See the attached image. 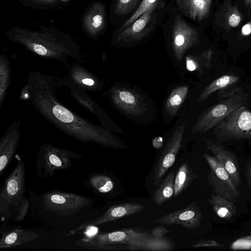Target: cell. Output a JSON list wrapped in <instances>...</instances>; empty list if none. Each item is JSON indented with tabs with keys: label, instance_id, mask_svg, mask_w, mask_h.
I'll use <instances>...</instances> for the list:
<instances>
[{
	"label": "cell",
	"instance_id": "cell-24",
	"mask_svg": "<svg viewBox=\"0 0 251 251\" xmlns=\"http://www.w3.org/2000/svg\"><path fill=\"white\" fill-rule=\"evenodd\" d=\"M198 176L186 162L183 163L175 176L173 198L177 197Z\"/></svg>",
	"mask_w": 251,
	"mask_h": 251
},
{
	"label": "cell",
	"instance_id": "cell-25",
	"mask_svg": "<svg viewBox=\"0 0 251 251\" xmlns=\"http://www.w3.org/2000/svg\"><path fill=\"white\" fill-rule=\"evenodd\" d=\"M175 173L171 171L158 185L154 192L152 199L154 203L158 205L170 201L174 193Z\"/></svg>",
	"mask_w": 251,
	"mask_h": 251
},
{
	"label": "cell",
	"instance_id": "cell-29",
	"mask_svg": "<svg viewBox=\"0 0 251 251\" xmlns=\"http://www.w3.org/2000/svg\"><path fill=\"white\" fill-rule=\"evenodd\" d=\"M212 50H204L201 55L194 56L188 55L185 57L186 67L187 70L196 71L202 73L204 69H208L211 66Z\"/></svg>",
	"mask_w": 251,
	"mask_h": 251
},
{
	"label": "cell",
	"instance_id": "cell-16",
	"mask_svg": "<svg viewBox=\"0 0 251 251\" xmlns=\"http://www.w3.org/2000/svg\"><path fill=\"white\" fill-rule=\"evenodd\" d=\"M62 82L63 86L69 90L72 97L76 102L97 116L103 126L113 130V124L108 116L86 90L73 82L67 75L63 77Z\"/></svg>",
	"mask_w": 251,
	"mask_h": 251
},
{
	"label": "cell",
	"instance_id": "cell-43",
	"mask_svg": "<svg viewBox=\"0 0 251 251\" xmlns=\"http://www.w3.org/2000/svg\"><path fill=\"white\" fill-rule=\"evenodd\" d=\"M250 5H251V4H250Z\"/></svg>",
	"mask_w": 251,
	"mask_h": 251
},
{
	"label": "cell",
	"instance_id": "cell-33",
	"mask_svg": "<svg viewBox=\"0 0 251 251\" xmlns=\"http://www.w3.org/2000/svg\"><path fill=\"white\" fill-rule=\"evenodd\" d=\"M159 0H142L132 16L119 28V33L131 24L143 14L153 6L159 5Z\"/></svg>",
	"mask_w": 251,
	"mask_h": 251
},
{
	"label": "cell",
	"instance_id": "cell-37",
	"mask_svg": "<svg viewBox=\"0 0 251 251\" xmlns=\"http://www.w3.org/2000/svg\"><path fill=\"white\" fill-rule=\"evenodd\" d=\"M171 231L163 226H159L153 228L151 234L154 237H161Z\"/></svg>",
	"mask_w": 251,
	"mask_h": 251
},
{
	"label": "cell",
	"instance_id": "cell-5",
	"mask_svg": "<svg viewBox=\"0 0 251 251\" xmlns=\"http://www.w3.org/2000/svg\"><path fill=\"white\" fill-rule=\"evenodd\" d=\"M213 133L220 141L245 139L251 142V112L242 106L214 127Z\"/></svg>",
	"mask_w": 251,
	"mask_h": 251
},
{
	"label": "cell",
	"instance_id": "cell-1",
	"mask_svg": "<svg viewBox=\"0 0 251 251\" xmlns=\"http://www.w3.org/2000/svg\"><path fill=\"white\" fill-rule=\"evenodd\" d=\"M62 79L40 72H31L22 89L21 97L46 120L67 135L83 143L94 142L107 148H126V145L102 126L94 125L62 103L57 98Z\"/></svg>",
	"mask_w": 251,
	"mask_h": 251
},
{
	"label": "cell",
	"instance_id": "cell-6",
	"mask_svg": "<svg viewBox=\"0 0 251 251\" xmlns=\"http://www.w3.org/2000/svg\"><path fill=\"white\" fill-rule=\"evenodd\" d=\"M247 95L240 90L234 95L223 99L201 114L192 129L193 134L205 132L213 128L234 111L243 106Z\"/></svg>",
	"mask_w": 251,
	"mask_h": 251
},
{
	"label": "cell",
	"instance_id": "cell-15",
	"mask_svg": "<svg viewBox=\"0 0 251 251\" xmlns=\"http://www.w3.org/2000/svg\"><path fill=\"white\" fill-rule=\"evenodd\" d=\"M144 206L137 202H128L111 206L104 214L93 219L86 221L71 231L72 234L80 232L87 227L97 226L107 222L138 213L144 209Z\"/></svg>",
	"mask_w": 251,
	"mask_h": 251
},
{
	"label": "cell",
	"instance_id": "cell-22",
	"mask_svg": "<svg viewBox=\"0 0 251 251\" xmlns=\"http://www.w3.org/2000/svg\"><path fill=\"white\" fill-rule=\"evenodd\" d=\"M178 9L193 20L201 21L209 13L211 3L207 0H176Z\"/></svg>",
	"mask_w": 251,
	"mask_h": 251
},
{
	"label": "cell",
	"instance_id": "cell-10",
	"mask_svg": "<svg viewBox=\"0 0 251 251\" xmlns=\"http://www.w3.org/2000/svg\"><path fill=\"white\" fill-rule=\"evenodd\" d=\"M185 126V124L182 123L176 127L162 151L152 177L154 187L159 184L166 173L175 163L181 147Z\"/></svg>",
	"mask_w": 251,
	"mask_h": 251
},
{
	"label": "cell",
	"instance_id": "cell-28",
	"mask_svg": "<svg viewBox=\"0 0 251 251\" xmlns=\"http://www.w3.org/2000/svg\"><path fill=\"white\" fill-rule=\"evenodd\" d=\"M188 92L187 85H179L174 89L166 100V112L171 116H175L186 99Z\"/></svg>",
	"mask_w": 251,
	"mask_h": 251
},
{
	"label": "cell",
	"instance_id": "cell-2",
	"mask_svg": "<svg viewBox=\"0 0 251 251\" xmlns=\"http://www.w3.org/2000/svg\"><path fill=\"white\" fill-rule=\"evenodd\" d=\"M6 38L41 58L70 66L69 59L80 64L85 61L80 45L69 34L54 26H40L36 29L14 26L5 31Z\"/></svg>",
	"mask_w": 251,
	"mask_h": 251
},
{
	"label": "cell",
	"instance_id": "cell-19",
	"mask_svg": "<svg viewBox=\"0 0 251 251\" xmlns=\"http://www.w3.org/2000/svg\"><path fill=\"white\" fill-rule=\"evenodd\" d=\"M207 148L211 151L214 157L219 162L229 174L232 182L239 190L241 178L237 161L233 154L225 149L219 141H213L205 138Z\"/></svg>",
	"mask_w": 251,
	"mask_h": 251
},
{
	"label": "cell",
	"instance_id": "cell-3",
	"mask_svg": "<svg viewBox=\"0 0 251 251\" xmlns=\"http://www.w3.org/2000/svg\"><path fill=\"white\" fill-rule=\"evenodd\" d=\"M25 176L24 161L19 159L0 192V215L2 220L12 219L19 222L27 215L29 200L24 197Z\"/></svg>",
	"mask_w": 251,
	"mask_h": 251
},
{
	"label": "cell",
	"instance_id": "cell-32",
	"mask_svg": "<svg viewBox=\"0 0 251 251\" xmlns=\"http://www.w3.org/2000/svg\"><path fill=\"white\" fill-rule=\"evenodd\" d=\"M93 188L101 193H106L113 190L114 182L111 178L104 175H95L90 179Z\"/></svg>",
	"mask_w": 251,
	"mask_h": 251
},
{
	"label": "cell",
	"instance_id": "cell-27",
	"mask_svg": "<svg viewBox=\"0 0 251 251\" xmlns=\"http://www.w3.org/2000/svg\"><path fill=\"white\" fill-rule=\"evenodd\" d=\"M209 202L217 215L221 218L228 219L236 214L234 202L217 194H212Z\"/></svg>",
	"mask_w": 251,
	"mask_h": 251
},
{
	"label": "cell",
	"instance_id": "cell-18",
	"mask_svg": "<svg viewBox=\"0 0 251 251\" xmlns=\"http://www.w3.org/2000/svg\"><path fill=\"white\" fill-rule=\"evenodd\" d=\"M21 122L11 124L0 139V177L12 161L21 137Z\"/></svg>",
	"mask_w": 251,
	"mask_h": 251
},
{
	"label": "cell",
	"instance_id": "cell-11",
	"mask_svg": "<svg viewBox=\"0 0 251 251\" xmlns=\"http://www.w3.org/2000/svg\"><path fill=\"white\" fill-rule=\"evenodd\" d=\"M106 11L100 1H92L85 8L81 18L82 31L89 38L97 40L106 27Z\"/></svg>",
	"mask_w": 251,
	"mask_h": 251
},
{
	"label": "cell",
	"instance_id": "cell-8",
	"mask_svg": "<svg viewBox=\"0 0 251 251\" xmlns=\"http://www.w3.org/2000/svg\"><path fill=\"white\" fill-rule=\"evenodd\" d=\"M149 234L150 233L136 231L133 229L126 228L83 237L75 241V244L87 250H106L111 245L133 244Z\"/></svg>",
	"mask_w": 251,
	"mask_h": 251
},
{
	"label": "cell",
	"instance_id": "cell-34",
	"mask_svg": "<svg viewBox=\"0 0 251 251\" xmlns=\"http://www.w3.org/2000/svg\"><path fill=\"white\" fill-rule=\"evenodd\" d=\"M139 0H117L113 8L115 14L125 15L129 13L137 4Z\"/></svg>",
	"mask_w": 251,
	"mask_h": 251
},
{
	"label": "cell",
	"instance_id": "cell-20",
	"mask_svg": "<svg viewBox=\"0 0 251 251\" xmlns=\"http://www.w3.org/2000/svg\"><path fill=\"white\" fill-rule=\"evenodd\" d=\"M81 64L75 61L71 65L68 70V77L86 91L97 92L101 90L102 81Z\"/></svg>",
	"mask_w": 251,
	"mask_h": 251
},
{
	"label": "cell",
	"instance_id": "cell-23",
	"mask_svg": "<svg viewBox=\"0 0 251 251\" xmlns=\"http://www.w3.org/2000/svg\"><path fill=\"white\" fill-rule=\"evenodd\" d=\"M175 246V243L168 238L154 237L150 234L133 244L127 245V249L133 251H169Z\"/></svg>",
	"mask_w": 251,
	"mask_h": 251
},
{
	"label": "cell",
	"instance_id": "cell-12",
	"mask_svg": "<svg viewBox=\"0 0 251 251\" xmlns=\"http://www.w3.org/2000/svg\"><path fill=\"white\" fill-rule=\"evenodd\" d=\"M198 41L197 31L177 15L172 28V47L177 60L181 62L186 50L197 44Z\"/></svg>",
	"mask_w": 251,
	"mask_h": 251
},
{
	"label": "cell",
	"instance_id": "cell-36",
	"mask_svg": "<svg viewBox=\"0 0 251 251\" xmlns=\"http://www.w3.org/2000/svg\"><path fill=\"white\" fill-rule=\"evenodd\" d=\"M231 248L234 250L251 249V236L236 240L231 245Z\"/></svg>",
	"mask_w": 251,
	"mask_h": 251
},
{
	"label": "cell",
	"instance_id": "cell-42",
	"mask_svg": "<svg viewBox=\"0 0 251 251\" xmlns=\"http://www.w3.org/2000/svg\"><path fill=\"white\" fill-rule=\"evenodd\" d=\"M245 2L247 5H250L251 2V0H245Z\"/></svg>",
	"mask_w": 251,
	"mask_h": 251
},
{
	"label": "cell",
	"instance_id": "cell-39",
	"mask_svg": "<svg viewBox=\"0 0 251 251\" xmlns=\"http://www.w3.org/2000/svg\"><path fill=\"white\" fill-rule=\"evenodd\" d=\"M242 34L246 36L251 33V22H249L243 26L241 30Z\"/></svg>",
	"mask_w": 251,
	"mask_h": 251
},
{
	"label": "cell",
	"instance_id": "cell-21",
	"mask_svg": "<svg viewBox=\"0 0 251 251\" xmlns=\"http://www.w3.org/2000/svg\"><path fill=\"white\" fill-rule=\"evenodd\" d=\"M40 236L38 233L31 229L13 228L1 234L0 249H5L20 246L36 240Z\"/></svg>",
	"mask_w": 251,
	"mask_h": 251
},
{
	"label": "cell",
	"instance_id": "cell-26",
	"mask_svg": "<svg viewBox=\"0 0 251 251\" xmlns=\"http://www.w3.org/2000/svg\"><path fill=\"white\" fill-rule=\"evenodd\" d=\"M240 77L236 75H226L222 76L210 83L202 91L198 99V102H201L206 99L213 93L218 91V94L221 93L228 86L236 84Z\"/></svg>",
	"mask_w": 251,
	"mask_h": 251
},
{
	"label": "cell",
	"instance_id": "cell-13",
	"mask_svg": "<svg viewBox=\"0 0 251 251\" xmlns=\"http://www.w3.org/2000/svg\"><path fill=\"white\" fill-rule=\"evenodd\" d=\"M112 103L120 110L132 116H141L146 110L143 98L131 89L112 86L109 91Z\"/></svg>",
	"mask_w": 251,
	"mask_h": 251
},
{
	"label": "cell",
	"instance_id": "cell-4",
	"mask_svg": "<svg viewBox=\"0 0 251 251\" xmlns=\"http://www.w3.org/2000/svg\"><path fill=\"white\" fill-rule=\"evenodd\" d=\"M83 157L73 151L45 143L40 147L36 158V172L39 177H52L56 171L69 169L73 160Z\"/></svg>",
	"mask_w": 251,
	"mask_h": 251
},
{
	"label": "cell",
	"instance_id": "cell-40",
	"mask_svg": "<svg viewBox=\"0 0 251 251\" xmlns=\"http://www.w3.org/2000/svg\"><path fill=\"white\" fill-rule=\"evenodd\" d=\"M212 241H199L197 243L194 244L192 247L193 248H198V247H204V246H212Z\"/></svg>",
	"mask_w": 251,
	"mask_h": 251
},
{
	"label": "cell",
	"instance_id": "cell-7",
	"mask_svg": "<svg viewBox=\"0 0 251 251\" xmlns=\"http://www.w3.org/2000/svg\"><path fill=\"white\" fill-rule=\"evenodd\" d=\"M42 201L46 210L68 217L82 210L90 203L91 200L74 193L50 191L44 194Z\"/></svg>",
	"mask_w": 251,
	"mask_h": 251
},
{
	"label": "cell",
	"instance_id": "cell-31",
	"mask_svg": "<svg viewBox=\"0 0 251 251\" xmlns=\"http://www.w3.org/2000/svg\"><path fill=\"white\" fill-rule=\"evenodd\" d=\"M22 5L40 11H50L63 7L62 0H16Z\"/></svg>",
	"mask_w": 251,
	"mask_h": 251
},
{
	"label": "cell",
	"instance_id": "cell-17",
	"mask_svg": "<svg viewBox=\"0 0 251 251\" xmlns=\"http://www.w3.org/2000/svg\"><path fill=\"white\" fill-rule=\"evenodd\" d=\"M158 5L153 6L122 31L118 33L115 42H129L141 40L152 29L156 14L154 10Z\"/></svg>",
	"mask_w": 251,
	"mask_h": 251
},
{
	"label": "cell",
	"instance_id": "cell-9",
	"mask_svg": "<svg viewBox=\"0 0 251 251\" xmlns=\"http://www.w3.org/2000/svg\"><path fill=\"white\" fill-rule=\"evenodd\" d=\"M202 156L210 166L208 180L216 194L234 203L236 202L239 197V191L228 173L214 157L207 153H204Z\"/></svg>",
	"mask_w": 251,
	"mask_h": 251
},
{
	"label": "cell",
	"instance_id": "cell-14",
	"mask_svg": "<svg viewBox=\"0 0 251 251\" xmlns=\"http://www.w3.org/2000/svg\"><path fill=\"white\" fill-rule=\"evenodd\" d=\"M202 217L201 208L193 201L185 208L163 215L152 222L162 225H179L184 228L194 229L200 226Z\"/></svg>",
	"mask_w": 251,
	"mask_h": 251
},
{
	"label": "cell",
	"instance_id": "cell-41",
	"mask_svg": "<svg viewBox=\"0 0 251 251\" xmlns=\"http://www.w3.org/2000/svg\"><path fill=\"white\" fill-rule=\"evenodd\" d=\"M246 177L249 184L251 187V164H249L247 168Z\"/></svg>",
	"mask_w": 251,
	"mask_h": 251
},
{
	"label": "cell",
	"instance_id": "cell-38",
	"mask_svg": "<svg viewBox=\"0 0 251 251\" xmlns=\"http://www.w3.org/2000/svg\"><path fill=\"white\" fill-rule=\"evenodd\" d=\"M163 139L161 137H155L152 141L153 147L155 148H159L162 146Z\"/></svg>",
	"mask_w": 251,
	"mask_h": 251
},
{
	"label": "cell",
	"instance_id": "cell-35",
	"mask_svg": "<svg viewBox=\"0 0 251 251\" xmlns=\"http://www.w3.org/2000/svg\"><path fill=\"white\" fill-rule=\"evenodd\" d=\"M242 20V15L236 7L230 6L226 14V21L231 27L237 26Z\"/></svg>",
	"mask_w": 251,
	"mask_h": 251
},
{
	"label": "cell",
	"instance_id": "cell-30",
	"mask_svg": "<svg viewBox=\"0 0 251 251\" xmlns=\"http://www.w3.org/2000/svg\"><path fill=\"white\" fill-rule=\"evenodd\" d=\"M11 65L9 59L3 54L0 55V106L6 96L10 84Z\"/></svg>",
	"mask_w": 251,
	"mask_h": 251
}]
</instances>
